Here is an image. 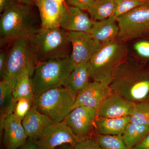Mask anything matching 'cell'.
Listing matches in <instances>:
<instances>
[{
	"label": "cell",
	"instance_id": "3957f363",
	"mask_svg": "<svg viewBox=\"0 0 149 149\" xmlns=\"http://www.w3.org/2000/svg\"><path fill=\"white\" fill-rule=\"evenodd\" d=\"M36 65L41 62L71 56L69 32L61 27H40L28 37Z\"/></svg>",
	"mask_w": 149,
	"mask_h": 149
},
{
	"label": "cell",
	"instance_id": "cb8c5ba5",
	"mask_svg": "<svg viewBox=\"0 0 149 149\" xmlns=\"http://www.w3.org/2000/svg\"><path fill=\"white\" fill-rule=\"evenodd\" d=\"M16 103L12 91L5 81L1 80L0 82V118H4L13 113Z\"/></svg>",
	"mask_w": 149,
	"mask_h": 149
},
{
	"label": "cell",
	"instance_id": "74e56055",
	"mask_svg": "<svg viewBox=\"0 0 149 149\" xmlns=\"http://www.w3.org/2000/svg\"><path fill=\"white\" fill-rule=\"evenodd\" d=\"M57 2L61 3H64L65 0H54Z\"/></svg>",
	"mask_w": 149,
	"mask_h": 149
},
{
	"label": "cell",
	"instance_id": "7402d4cb",
	"mask_svg": "<svg viewBox=\"0 0 149 149\" xmlns=\"http://www.w3.org/2000/svg\"><path fill=\"white\" fill-rule=\"evenodd\" d=\"M116 0H95L88 11L91 18L98 21L111 17L114 12Z\"/></svg>",
	"mask_w": 149,
	"mask_h": 149
},
{
	"label": "cell",
	"instance_id": "6da1fadb",
	"mask_svg": "<svg viewBox=\"0 0 149 149\" xmlns=\"http://www.w3.org/2000/svg\"><path fill=\"white\" fill-rule=\"evenodd\" d=\"M112 92L135 103L148 101L149 68L128 58L118 69L109 85Z\"/></svg>",
	"mask_w": 149,
	"mask_h": 149
},
{
	"label": "cell",
	"instance_id": "8fae6325",
	"mask_svg": "<svg viewBox=\"0 0 149 149\" xmlns=\"http://www.w3.org/2000/svg\"><path fill=\"white\" fill-rule=\"evenodd\" d=\"M71 46V59L74 65L90 62L93 55L101 45L90 33L69 32Z\"/></svg>",
	"mask_w": 149,
	"mask_h": 149
},
{
	"label": "cell",
	"instance_id": "d4e9b609",
	"mask_svg": "<svg viewBox=\"0 0 149 149\" xmlns=\"http://www.w3.org/2000/svg\"><path fill=\"white\" fill-rule=\"evenodd\" d=\"M95 139L104 149H129L122 136H111L93 134Z\"/></svg>",
	"mask_w": 149,
	"mask_h": 149
},
{
	"label": "cell",
	"instance_id": "7a4b0ae2",
	"mask_svg": "<svg viewBox=\"0 0 149 149\" xmlns=\"http://www.w3.org/2000/svg\"><path fill=\"white\" fill-rule=\"evenodd\" d=\"M35 5L15 1L2 13L0 19L1 45L10 44L15 40L29 37L41 27L39 13Z\"/></svg>",
	"mask_w": 149,
	"mask_h": 149
},
{
	"label": "cell",
	"instance_id": "f1b7e54d",
	"mask_svg": "<svg viewBox=\"0 0 149 149\" xmlns=\"http://www.w3.org/2000/svg\"><path fill=\"white\" fill-rule=\"evenodd\" d=\"M133 48L140 58L149 59V41L141 40L137 41L133 44Z\"/></svg>",
	"mask_w": 149,
	"mask_h": 149
},
{
	"label": "cell",
	"instance_id": "d6986e66",
	"mask_svg": "<svg viewBox=\"0 0 149 149\" xmlns=\"http://www.w3.org/2000/svg\"><path fill=\"white\" fill-rule=\"evenodd\" d=\"M54 122L32 106L23 118L22 124L28 138L36 139L46 127Z\"/></svg>",
	"mask_w": 149,
	"mask_h": 149
},
{
	"label": "cell",
	"instance_id": "e575fe53",
	"mask_svg": "<svg viewBox=\"0 0 149 149\" xmlns=\"http://www.w3.org/2000/svg\"><path fill=\"white\" fill-rule=\"evenodd\" d=\"M15 2V0H0L1 13H2L4 10L11 6Z\"/></svg>",
	"mask_w": 149,
	"mask_h": 149
},
{
	"label": "cell",
	"instance_id": "ab89813d",
	"mask_svg": "<svg viewBox=\"0 0 149 149\" xmlns=\"http://www.w3.org/2000/svg\"><path fill=\"white\" fill-rule=\"evenodd\" d=\"M148 101L149 102V98L148 100Z\"/></svg>",
	"mask_w": 149,
	"mask_h": 149
},
{
	"label": "cell",
	"instance_id": "d590c367",
	"mask_svg": "<svg viewBox=\"0 0 149 149\" xmlns=\"http://www.w3.org/2000/svg\"><path fill=\"white\" fill-rule=\"evenodd\" d=\"M37 0H15L17 2L27 5H35Z\"/></svg>",
	"mask_w": 149,
	"mask_h": 149
},
{
	"label": "cell",
	"instance_id": "9c48e42d",
	"mask_svg": "<svg viewBox=\"0 0 149 149\" xmlns=\"http://www.w3.org/2000/svg\"><path fill=\"white\" fill-rule=\"evenodd\" d=\"M97 110L93 108L80 106L75 108L63 121L79 142L92 138Z\"/></svg>",
	"mask_w": 149,
	"mask_h": 149
},
{
	"label": "cell",
	"instance_id": "1f68e13d",
	"mask_svg": "<svg viewBox=\"0 0 149 149\" xmlns=\"http://www.w3.org/2000/svg\"><path fill=\"white\" fill-rule=\"evenodd\" d=\"M17 149H37V140L28 138L24 145Z\"/></svg>",
	"mask_w": 149,
	"mask_h": 149
},
{
	"label": "cell",
	"instance_id": "4fadbf2b",
	"mask_svg": "<svg viewBox=\"0 0 149 149\" xmlns=\"http://www.w3.org/2000/svg\"><path fill=\"white\" fill-rule=\"evenodd\" d=\"M112 92L109 85L96 81L90 82L77 94L72 110L83 106L93 108L97 111L104 100Z\"/></svg>",
	"mask_w": 149,
	"mask_h": 149
},
{
	"label": "cell",
	"instance_id": "4dcf8cb0",
	"mask_svg": "<svg viewBox=\"0 0 149 149\" xmlns=\"http://www.w3.org/2000/svg\"><path fill=\"white\" fill-rule=\"evenodd\" d=\"M95 0H65L70 6L74 7L82 10H87L93 4Z\"/></svg>",
	"mask_w": 149,
	"mask_h": 149
},
{
	"label": "cell",
	"instance_id": "ffe728a7",
	"mask_svg": "<svg viewBox=\"0 0 149 149\" xmlns=\"http://www.w3.org/2000/svg\"><path fill=\"white\" fill-rule=\"evenodd\" d=\"M91 73L90 62L74 65L65 87L77 95L90 83Z\"/></svg>",
	"mask_w": 149,
	"mask_h": 149
},
{
	"label": "cell",
	"instance_id": "f35d334b",
	"mask_svg": "<svg viewBox=\"0 0 149 149\" xmlns=\"http://www.w3.org/2000/svg\"><path fill=\"white\" fill-rule=\"evenodd\" d=\"M146 1L147 3L149 4V0H146Z\"/></svg>",
	"mask_w": 149,
	"mask_h": 149
},
{
	"label": "cell",
	"instance_id": "44dd1931",
	"mask_svg": "<svg viewBox=\"0 0 149 149\" xmlns=\"http://www.w3.org/2000/svg\"><path fill=\"white\" fill-rule=\"evenodd\" d=\"M33 73L29 69H25L18 75L16 84L12 91L15 101L22 98L34 99L35 92L32 80Z\"/></svg>",
	"mask_w": 149,
	"mask_h": 149
},
{
	"label": "cell",
	"instance_id": "277c9868",
	"mask_svg": "<svg viewBox=\"0 0 149 149\" xmlns=\"http://www.w3.org/2000/svg\"><path fill=\"white\" fill-rule=\"evenodd\" d=\"M126 42L117 39L101 46L90 60L91 78L109 85L118 69L128 58Z\"/></svg>",
	"mask_w": 149,
	"mask_h": 149
},
{
	"label": "cell",
	"instance_id": "5b68a950",
	"mask_svg": "<svg viewBox=\"0 0 149 149\" xmlns=\"http://www.w3.org/2000/svg\"><path fill=\"white\" fill-rule=\"evenodd\" d=\"M74 66L70 56L38 63L32 77L35 97L49 89L65 87Z\"/></svg>",
	"mask_w": 149,
	"mask_h": 149
},
{
	"label": "cell",
	"instance_id": "8992f818",
	"mask_svg": "<svg viewBox=\"0 0 149 149\" xmlns=\"http://www.w3.org/2000/svg\"><path fill=\"white\" fill-rule=\"evenodd\" d=\"M10 45L7 51L5 65L1 77L13 91L18 75L27 69L33 74L36 63L28 37L19 38Z\"/></svg>",
	"mask_w": 149,
	"mask_h": 149
},
{
	"label": "cell",
	"instance_id": "9a60e30c",
	"mask_svg": "<svg viewBox=\"0 0 149 149\" xmlns=\"http://www.w3.org/2000/svg\"><path fill=\"white\" fill-rule=\"evenodd\" d=\"M94 21L84 10L70 6L62 17L60 27L68 32L90 33Z\"/></svg>",
	"mask_w": 149,
	"mask_h": 149
},
{
	"label": "cell",
	"instance_id": "8d00e7d4",
	"mask_svg": "<svg viewBox=\"0 0 149 149\" xmlns=\"http://www.w3.org/2000/svg\"><path fill=\"white\" fill-rule=\"evenodd\" d=\"M74 147L69 144H64L59 146L55 149H73Z\"/></svg>",
	"mask_w": 149,
	"mask_h": 149
},
{
	"label": "cell",
	"instance_id": "484cf974",
	"mask_svg": "<svg viewBox=\"0 0 149 149\" xmlns=\"http://www.w3.org/2000/svg\"><path fill=\"white\" fill-rule=\"evenodd\" d=\"M130 122L149 126V102L136 104L133 114L130 116Z\"/></svg>",
	"mask_w": 149,
	"mask_h": 149
},
{
	"label": "cell",
	"instance_id": "ac0fdd59",
	"mask_svg": "<svg viewBox=\"0 0 149 149\" xmlns=\"http://www.w3.org/2000/svg\"><path fill=\"white\" fill-rule=\"evenodd\" d=\"M119 32L116 19L110 17L102 20H94L90 33L103 45L117 40Z\"/></svg>",
	"mask_w": 149,
	"mask_h": 149
},
{
	"label": "cell",
	"instance_id": "5bb4252c",
	"mask_svg": "<svg viewBox=\"0 0 149 149\" xmlns=\"http://www.w3.org/2000/svg\"><path fill=\"white\" fill-rule=\"evenodd\" d=\"M136 104L112 92L99 107L97 111V116L108 118L131 116Z\"/></svg>",
	"mask_w": 149,
	"mask_h": 149
},
{
	"label": "cell",
	"instance_id": "e0dca14e",
	"mask_svg": "<svg viewBox=\"0 0 149 149\" xmlns=\"http://www.w3.org/2000/svg\"><path fill=\"white\" fill-rule=\"evenodd\" d=\"M130 122V116L120 118L97 116L94 122L93 134L122 136Z\"/></svg>",
	"mask_w": 149,
	"mask_h": 149
},
{
	"label": "cell",
	"instance_id": "52a82bcc",
	"mask_svg": "<svg viewBox=\"0 0 149 149\" xmlns=\"http://www.w3.org/2000/svg\"><path fill=\"white\" fill-rule=\"evenodd\" d=\"M77 95L66 87L52 88L35 97L32 106L54 122H61L72 110Z\"/></svg>",
	"mask_w": 149,
	"mask_h": 149
},
{
	"label": "cell",
	"instance_id": "30bf717a",
	"mask_svg": "<svg viewBox=\"0 0 149 149\" xmlns=\"http://www.w3.org/2000/svg\"><path fill=\"white\" fill-rule=\"evenodd\" d=\"M36 139L37 149H55L64 144L74 147L79 142L63 121L48 125Z\"/></svg>",
	"mask_w": 149,
	"mask_h": 149
},
{
	"label": "cell",
	"instance_id": "7c38bea8",
	"mask_svg": "<svg viewBox=\"0 0 149 149\" xmlns=\"http://www.w3.org/2000/svg\"><path fill=\"white\" fill-rule=\"evenodd\" d=\"M0 133L4 149H18L28 138L22 122L16 120L13 113L0 118Z\"/></svg>",
	"mask_w": 149,
	"mask_h": 149
},
{
	"label": "cell",
	"instance_id": "d6a6232c",
	"mask_svg": "<svg viewBox=\"0 0 149 149\" xmlns=\"http://www.w3.org/2000/svg\"><path fill=\"white\" fill-rule=\"evenodd\" d=\"M132 149H149V132L143 140Z\"/></svg>",
	"mask_w": 149,
	"mask_h": 149
},
{
	"label": "cell",
	"instance_id": "836d02e7",
	"mask_svg": "<svg viewBox=\"0 0 149 149\" xmlns=\"http://www.w3.org/2000/svg\"><path fill=\"white\" fill-rule=\"evenodd\" d=\"M7 56V51L1 50L0 52V74L2 73L5 65L6 61Z\"/></svg>",
	"mask_w": 149,
	"mask_h": 149
},
{
	"label": "cell",
	"instance_id": "f546056e",
	"mask_svg": "<svg viewBox=\"0 0 149 149\" xmlns=\"http://www.w3.org/2000/svg\"><path fill=\"white\" fill-rule=\"evenodd\" d=\"M73 149H104L95 139L93 138L78 142Z\"/></svg>",
	"mask_w": 149,
	"mask_h": 149
},
{
	"label": "cell",
	"instance_id": "4316f807",
	"mask_svg": "<svg viewBox=\"0 0 149 149\" xmlns=\"http://www.w3.org/2000/svg\"><path fill=\"white\" fill-rule=\"evenodd\" d=\"M146 3V0H116L114 12L111 17L116 19L133 9Z\"/></svg>",
	"mask_w": 149,
	"mask_h": 149
},
{
	"label": "cell",
	"instance_id": "83f0119b",
	"mask_svg": "<svg viewBox=\"0 0 149 149\" xmlns=\"http://www.w3.org/2000/svg\"><path fill=\"white\" fill-rule=\"evenodd\" d=\"M33 100L24 98L19 99L16 102L13 114L17 120L22 122L32 108Z\"/></svg>",
	"mask_w": 149,
	"mask_h": 149
},
{
	"label": "cell",
	"instance_id": "ba28073f",
	"mask_svg": "<svg viewBox=\"0 0 149 149\" xmlns=\"http://www.w3.org/2000/svg\"><path fill=\"white\" fill-rule=\"evenodd\" d=\"M119 28L118 39L124 42L149 34V4L133 9L116 19Z\"/></svg>",
	"mask_w": 149,
	"mask_h": 149
},
{
	"label": "cell",
	"instance_id": "603a6c76",
	"mask_svg": "<svg viewBox=\"0 0 149 149\" xmlns=\"http://www.w3.org/2000/svg\"><path fill=\"white\" fill-rule=\"evenodd\" d=\"M149 132V126L130 122L123 134L125 144L129 149H132Z\"/></svg>",
	"mask_w": 149,
	"mask_h": 149
},
{
	"label": "cell",
	"instance_id": "2e32d148",
	"mask_svg": "<svg viewBox=\"0 0 149 149\" xmlns=\"http://www.w3.org/2000/svg\"><path fill=\"white\" fill-rule=\"evenodd\" d=\"M39 11L41 27H60V22L67 7L54 0H37L35 3Z\"/></svg>",
	"mask_w": 149,
	"mask_h": 149
}]
</instances>
